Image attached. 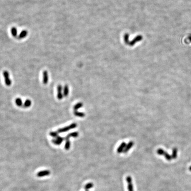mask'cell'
<instances>
[{"label": "cell", "mask_w": 191, "mask_h": 191, "mask_svg": "<svg viewBox=\"0 0 191 191\" xmlns=\"http://www.w3.org/2000/svg\"><path fill=\"white\" fill-rule=\"evenodd\" d=\"M71 143L69 139L66 140V143L65 145V149L66 150H69L70 149Z\"/></svg>", "instance_id": "obj_19"}, {"label": "cell", "mask_w": 191, "mask_h": 191, "mask_svg": "<svg viewBox=\"0 0 191 191\" xmlns=\"http://www.w3.org/2000/svg\"><path fill=\"white\" fill-rule=\"evenodd\" d=\"M11 32L12 36L16 37L17 36V30L16 27H12L11 30Z\"/></svg>", "instance_id": "obj_16"}, {"label": "cell", "mask_w": 191, "mask_h": 191, "mask_svg": "<svg viewBox=\"0 0 191 191\" xmlns=\"http://www.w3.org/2000/svg\"><path fill=\"white\" fill-rule=\"evenodd\" d=\"M27 34L28 32L27 30H23L20 33L19 35L17 36V38L19 39H23L27 36Z\"/></svg>", "instance_id": "obj_10"}, {"label": "cell", "mask_w": 191, "mask_h": 191, "mask_svg": "<svg viewBox=\"0 0 191 191\" xmlns=\"http://www.w3.org/2000/svg\"><path fill=\"white\" fill-rule=\"evenodd\" d=\"M74 115L75 116L79 117H84L86 116L85 113L81 112H79L78 111H74Z\"/></svg>", "instance_id": "obj_20"}, {"label": "cell", "mask_w": 191, "mask_h": 191, "mask_svg": "<svg viewBox=\"0 0 191 191\" xmlns=\"http://www.w3.org/2000/svg\"><path fill=\"white\" fill-rule=\"evenodd\" d=\"M83 106V104L81 102H79L76 104L74 107V111H77L78 109H80Z\"/></svg>", "instance_id": "obj_18"}, {"label": "cell", "mask_w": 191, "mask_h": 191, "mask_svg": "<svg viewBox=\"0 0 191 191\" xmlns=\"http://www.w3.org/2000/svg\"><path fill=\"white\" fill-rule=\"evenodd\" d=\"M126 181L128 184L127 187H128V191H134L131 177L130 176H127L126 177Z\"/></svg>", "instance_id": "obj_5"}, {"label": "cell", "mask_w": 191, "mask_h": 191, "mask_svg": "<svg viewBox=\"0 0 191 191\" xmlns=\"http://www.w3.org/2000/svg\"><path fill=\"white\" fill-rule=\"evenodd\" d=\"M3 75L4 78L5 84L7 86H10L12 85V80L9 78V74L7 70H4L3 72Z\"/></svg>", "instance_id": "obj_3"}, {"label": "cell", "mask_w": 191, "mask_h": 191, "mask_svg": "<svg viewBox=\"0 0 191 191\" xmlns=\"http://www.w3.org/2000/svg\"><path fill=\"white\" fill-rule=\"evenodd\" d=\"M63 87L61 85H59L57 87V98L59 100H61L63 97Z\"/></svg>", "instance_id": "obj_6"}, {"label": "cell", "mask_w": 191, "mask_h": 191, "mask_svg": "<svg viewBox=\"0 0 191 191\" xmlns=\"http://www.w3.org/2000/svg\"><path fill=\"white\" fill-rule=\"evenodd\" d=\"M187 40L189 42L191 43V34L189 35V36L187 37Z\"/></svg>", "instance_id": "obj_23"}, {"label": "cell", "mask_w": 191, "mask_h": 191, "mask_svg": "<svg viewBox=\"0 0 191 191\" xmlns=\"http://www.w3.org/2000/svg\"><path fill=\"white\" fill-rule=\"evenodd\" d=\"M94 186V184L92 183H89L87 184L85 186V189H86V191L89 190L91 188L93 187Z\"/></svg>", "instance_id": "obj_21"}, {"label": "cell", "mask_w": 191, "mask_h": 191, "mask_svg": "<svg viewBox=\"0 0 191 191\" xmlns=\"http://www.w3.org/2000/svg\"><path fill=\"white\" fill-rule=\"evenodd\" d=\"M43 84L46 85L48 82V74L47 70H44L43 73Z\"/></svg>", "instance_id": "obj_7"}, {"label": "cell", "mask_w": 191, "mask_h": 191, "mask_svg": "<svg viewBox=\"0 0 191 191\" xmlns=\"http://www.w3.org/2000/svg\"><path fill=\"white\" fill-rule=\"evenodd\" d=\"M177 152H178L177 149L174 148L172 150V157L173 159H175L177 157Z\"/></svg>", "instance_id": "obj_17"}, {"label": "cell", "mask_w": 191, "mask_h": 191, "mask_svg": "<svg viewBox=\"0 0 191 191\" xmlns=\"http://www.w3.org/2000/svg\"><path fill=\"white\" fill-rule=\"evenodd\" d=\"M63 92V96L65 97H67L69 93V86L67 85H66L64 86Z\"/></svg>", "instance_id": "obj_13"}, {"label": "cell", "mask_w": 191, "mask_h": 191, "mask_svg": "<svg viewBox=\"0 0 191 191\" xmlns=\"http://www.w3.org/2000/svg\"><path fill=\"white\" fill-rule=\"evenodd\" d=\"M51 172L50 171L48 170H43V171H41L37 173V176L38 177H43V176H48L50 174Z\"/></svg>", "instance_id": "obj_8"}, {"label": "cell", "mask_w": 191, "mask_h": 191, "mask_svg": "<svg viewBox=\"0 0 191 191\" xmlns=\"http://www.w3.org/2000/svg\"><path fill=\"white\" fill-rule=\"evenodd\" d=\"M77 127V124L76 123H73L71 124L70 125L66 126L64 127L61 128L59 129L58 131H57L58 133H61L66 132L67 131H69L71 129L75 128Z\"/></svg>", "instance_id": "obj_1"}, {"label": "cell", "mask_w": 191, "mask_h": 191, "mask_svg": "<svg viewBox=\"0 0 191 191\" xmlns=\"http://www.w3.org/2000/svg\"><path fill=\"white\" fill-rule=\"evenodd\" d=\"M133 145H134V142L133 141H130L126 145L123 153H127L131 149Z\"/></svg>", "instance_id": "obj_9"}, {"label": "cell", "mask_w": 191, "mask_h": 191, "mask_svg": "<svg viewBox=\"0 0 191 191\" xmlns=\"http://www.w3.org/2000/svg\"><path fill=\"white\" fill-rule=\"evenodd\" d=\"M15 103H16V105L18 107H23V101L21 100V98H16L15 100Z\"/></svg>", "instance_id": "obj_14"}, {"label": "cell", "mask_w": 191, "mask_h": 191, "mask_svg": "<svg viewBox=\"0 0 191 191\" xmlns=\"http://www.w3.org/2000/svg\"><path fill=\"white\" fill-rule=\"evenodd\" d=\"M58 133L56 131H51V132L49 133V135L51 136L53 138H56L58 136Z\"/></svg>", "instance_id": "obj_22"}, {"label": "cell", "mask_w": 191, "mask_h": 191, "mask_svg": "<svg viewBox=\"0 0 191 191\" xmlns=\"http://www.w3.org/2000/svg\"><path fill=\"white\" fill-rule=\"evenodd\" d=\"M126 145H127L126 143L124 142H122L121 144L120 145L119 147L117 149V152L118 153L120 154V153H121L122 152H124V150L125 149Z\"/></svg>", "instance_id": "obj_11"}, {"label": "cell", "mask_w": 191, "mask_h": 191, "mask_svg": "<svg viewBox=\"0 0 191 191\" xmlns=\"http://www.w3.org/2000/svg\"><path fill=\"white\" fill-rule=\"evenodd\" d=\"M78 136V132H74L69 134L66 137H65V140L69 139L70 137L76 138Z\"/></svg>", "instance_id": "obj_12"}, {"label": "cell", "mask_w": 191, "mask_h": 191, "mask_svg": "<svg viewBox=\"0 0 191 191\" xmlns=\"http://www.w3.org/2000/svg\"><path fill=\"white\" fill-rule=\"evenodd\" d=\"M31 101L30 100H29V99H27L24 102L23 107L24 108H27L30 107L31 106Z\"/></svg>", "instance_id": "obj_15"}, {"label": "cell", "mask_w": 191, "mask_h": 191, "mask_svg": "<svg viewBox=\"0 0 191 191\" xmlns=\"http://www.w3.org/2000/svg\"><path fill=\"white\" fill-rule=\"evenodd\" d=\"M88 191V190H87V191Z\"/></svg>", "instance_id": "obj_25"}, {"label": "cell", "mask_w": 191, "mask_h": 191, "mask_svg": "<svg viewBox=\"0 0 191 191\" xmlns=\"http://www.w3.org/2000/svg\"><path fill=\"white\" fill-rule=\"evenodd\" d=\"M189 170H190V171H191V166H190V167L189 168Z\"/></svg>", "instance_id": "obj_24"}, {"label": "cell", "mask_w": 191, "mask_h": 191, "mask_svg": "<svg viewBox=\"0 0 191 191\" xmlns=\"http://www.w3.org/2000/svg\"><path fill=\"white\" fill-rule=\"evenodd\" d=\"M65 140V138L58 136L57 138L52 140V142L56 145H60L62 143L63 141Z\"/></svg>", "instance_id": "obj_4"}, {"label": "cell", "mask_w": 191, "mask_h": 191, "mask_svg": "<svg viewBox=\"0 0 191 191\" xmlns=\"http://www.w3.org/2000/svg\"><path fill=\"white\" fill-rule=\"evenodd\" d=\"M157 154L158 155H163L166 158V159L168 161H171L173 159L172 155H169L168 153L165 152L164 150L162 149H159L157 150Z\"/></svg>", "instance_id": "obj_2"}]
</instances>
